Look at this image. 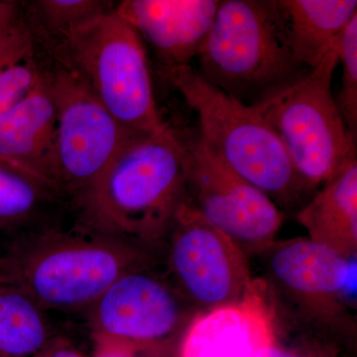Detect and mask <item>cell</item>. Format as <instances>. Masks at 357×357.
Instances as JSON below:
<instances>
[{
    "instance_id": "6da1fadb",
    "label": "cell",
    "mask_w": 357,
    "mask_h": 357,
    "mask_svg": "<svg viewBox=\"0 0 357 357\" xmlns=\"http://www.w3.org/2000/svg\"><path fill=\"white\" fill-rule=\"evenodd\" d=\"M188 178L187 146L170 126L134 133L77 204L79 218L161 255Z\"/></svg>"
},
{
    "instance_id": "7a4b0ae2",
    "label": "cell",
    "mask_w": 357,
    "mask_h": 357,
    "mask_svg": "<svg viewBox=\"0 0 357 357\" xmlns=\"http://www.w3.org/2000/svg\"><path fill=\"white\" fill-rule=\"evenodd\" d=\"M159 255L81 220L17 241L0 252V282L45 311L84 312L122 275L153 266Z\"/></svg>"
},
{
    "instance_id": "3957f363",
    "label": "cell",
    "mask_w": 357,
    "mask_h": 357,
    "mask_svg": "<svg viewBox=\"0 0 357 357\" xmlns=\"http://www.w3.org/2000/svg\"><path fill=\"white\" fill-rule=\"evenodd\" d=\"M163 73L198 115L199 137L225 165L266 194L280 210L309 201L312 190L296 172L280 138L255 105L208 83L192 66Z\"/></svg>"
},
{
    "instance_id": "277c9868",
    "label": "cell",
    "mask_w": 357,
    "mask_h": 357,
    "mask_svg": "<svg viewBox=\"0 0 357 357\" xmlns=\"http://www.w3.org/2000/svg\"><path fill=\"white\" fill-rule=\"evenodd\" d=\"M204 79L253 105L309 72L289 47L273 0H223L198 55Z\"/></svg>"
},
{
    "instance_id": "5b68a950",
    "label": "cell",
    "mask_w": 357,
    "mask_h": 357,
    "mask_svg": "<svg viewBox=\"0 0 357 357\" xmlns=\"http://www.w3.org/2000/svg\"><path fill=\"white\" fill-rule=\"evenodd\" d=\"M61 67L72 70L124 128L165 129L157 107L144 42L114 9L96 16L56 45Z\"/></svg>"
},
{
    "instance_id": "8992f818",
    "label": "cell",
    "mask_w": 357,
    "mask_h": 357,
    "mask_svg": "<svg viewBox=\"0 0 357 357\" xmlns=\"http://www.w3.org/2000/svg\"><path fill=\"white\" fill-rule=\"evenodd\" d=\"M337 65L332 49L305 76L255 105L312 192L356 157V138L345 126L333 95Z\"/></svg>"
},
{
    "instance_id": "52a82bcc",
    "label": "cell",
    "mask_w": 357,
    "mask_h": 357,
    "mask_svg": "<svg viewBox=\"0 0 357 357\" xmlns=\"http://www.w3.org/2000/svg\"><path fill=\"white\" fill-rule=\"evenodd\" d=\"M167 280L198 312L243 299L255 283L249 257L184 202L162 248Z\"/></svg>"
},
{
    "instance_id": "ba28073f",
    "label": "cell",
    "mask_w": 357,
    "mask_h": 357,
    "mask_svg": "<svg viewBox=\"0 0 357 357\" xmlns=\"http://www.w3.org/2000/svg\"><path fill=\"white\" fill-rule=\"evenodd\" d=\"M57 107L55 185L77 204L133 135L72 70L49 73Z\"/></svg>"
},
{
    "instance_id": "9c48e42d",
    "label": "cell",
    "mask_w": 357,
    "mask_h": 357,
    "mask_svg": "<svg viewBox=\"0 0 357 357\" xmlns=\"http://www.w3.org/2000/svg\"><path fill=\"white\" fill-rule=\"evenodd\" d=\"M153 266L122 275L84 311L91 337L157 354L182 337L197 311Z\"/></svg>"
},
{
    "instance_id": "30bf717a",
    "label": "cell",
    "mask_w": 357,
    "mask_h": 357,
    "mask_svg": "<svg viewBox=\"0 0 357 357\" xmlns=\"http://www.w3.org/2000/svg\"><path fill=\"white\" fill-rule=\"evenodd\" d=\"M258 255L271 295L285 299L303 321L326 328L349 325L347 306L356 289V258L307 237L275 241Z\"/></svg>"
},
{
    "instance_id": "8fae6325",
    "label": "cell",
    "mask_w": 357,
    "mask_h": 357,
    "mask_svg": "<svg viewBox=\"0 0 357 357\" xmlns=\"http://www.w3.org/2000/svg\"><path fill=\"white\" fill-rule=\"evenodd\" d=\"M189 155L185 202L237 244L248 257L274 243L283 211L196 137L185 141Z\"/></svg>"
},
{
    "instance_id": "7c38bea8",
    "label": "cell",
    "mask_w": 357,
    "mask_h": 357,
    "mask_svg": "<svg viewBox=\"0 0 357 357\" xmlns=\"http://www.w3.org/2000/svg\"><path fill=\"white\" fill-rule=\"evenodd\" d=\"M276 305L264 279L238 302L197 312L181 337L178 357H257L276 340Z\"/></svg>"
},
{
    "instance_id": "4fadbf2b",
    "label": "cell",
    "mask_w": 357,
    "mask_h": 357,
    "mask_svg": "<svg viewBox=\"0 0 357 357\" xmlns=\"http://www.w3.org/2000/svg\"><path fill=\"white\" fill-rule=\"evenodd\" d=\"M220 0H126L115 13L153 48L163 70L191 66L215 20Z\"/></svg>"
},
{
    "instance_id": "5bb4252c",
    "label": "cell",
    "mask_w": 357,
    "mask_h": 357,
    "mask_svg": "<svg viewBox=\"0 0 357 357\" xmlns=\"http://www.w3.org/2000/svg\"><path fill=\"white\" fill-rule=\"evenodd\" d=\"M56 133L57 107L49 73H43L34 89L0 117V160L57 190Z\"/></svg>"
},
{
    "instance_id": "9a60e30c",
    "label": "cell",
    "mask_w": 357,
    "mask_h": 357,
    "mask_svg": "<svg viewBox=\"0 0 357 357\" xmlns=\"http://www.w3.org/2000/svg\"><path fill=\"white\" fill-rule=\"evenodd\" d=\"M314 243L345 258L357 253V159L349 160L297 213Z\"/></svg>"
},
{
    "instance_id": "2e32d148",
    "label": "cell",
    "mask_w": 357,
    "mask_h": 357,
    "mask_svg": "<svg viewBox=\"0 0 357 357\" xmlns=\"http://www.w3.org/2000/svg\"><path fill=\"white\" fill-rule=\"evenodd\" d=\"M62 194L0 160V252L63 223L54 213Z\"/></svg>"
},
{
    "instance_id": "e0dca14e",
    "label": "cell",
    "mask_w": 357,
    "mask_h": 357,
    "mask_svg": "<svg viewBox=\"0 0 357 357\" xmlns=\"http://www.w3.org/2000/svg\"><path fill=\"white\" fill-rule=\"evenodd\" d=\"M284 30L294 57L312 70L357 16L356 0H278Z\"/></svg>"
},
{
    "instance_id": "ac0fdd59",
    "label": "cell",
    "mask_w": 357,
    "mask_h": 357,
    "mask_svg": "<svg viewBox=\"0 0 357 357\" xmlns=\"http://www.w3.org/2000/svg\"><path fill=\"white\" fill-rule=\"evenodd\" d=\"M55 335L45 310L21 289L0 282V357H34Z\"/></svg>"
},
{
    "instance_id": "d6986e66",
    "label": "cell",
    "mask_w": 357,
    "mask_h": 357,
    "mask_svg": "<svg viewBox=\"0 0 357 357\" xmlns=\"http://www.w3.org/2000/svg\"><path fill=\"white\" fill-rule=\"evenodd\" d=\"M42 75L31 30L21 20L0 40V117L34 89Z\"/></svg>"
},
{
    "instance_id": "ffe728a7",
    "label": "cell",
    "mask_w": 357,
    "mask_h": 357,
    "mask_svg": "<svg viewBox=\"0 0 357 357\" xmlns=\"http://www.w3.org/2000/svg\"><path fill=\"white\" fill-rule=\"evenodd\" d=\"M33 7L40 22L57 43L96 16L114 9L109 2L96 0H40Z\"/></svg>"
},
{
    "instance_id": "44dd1931",
    "label": "cell",
    "mask_w": 357,
    "mask_h": 357,
    "mask_svg": "<svg viewBox=\"0 0 357 357\" xmlns=\"http://www.w3.org/2000/svg\"><path fill=\"white\" fill-rule=\"evenodd\" d=\"M342 64V86L335 102L345 126L354 138L357 133V16L338 35L333 46Z\"/></svg>"
},
{
    "instance_id": "7402d4cb",
    "label": "cell",
    "mask_w": 357,
    "mask_h": 357,
    "mask_svg": "<svg viewBox=\"0 0 357 357\" xmlns=\"http://www.w3.org/2000/svg\"><path fill=\"white\" fill-rule=\"evenodd\" d=\"M93 351L91 357H155L156 354L136 345L110 338L93 337Z\"/></svg>"
},
{
    "instance_id": "603a6c76",
    "label": "cell",
    "mask_w": 357,
    "mask_h": 357,
    "mask_svg": "<svg viewBox=\"0 0 357 357\" xmlns=\"http://www.w3.org/2000/svg\"><path fill=\"white\" fill-rule=\"evenodd\" d=\"M34 357H86L65 337L56 335Z\"/></svg>"
},
{
    "instance_id": "cb8c5ba5",
    "label": "cell",
    "mask_w": 357,
    "mask_h": 357,
    "mask_svg": "<svg viewBox=\"0 0 357 357\" xmlns=\"http://www.w3.org/2000/svg\"><path fill=\"white\" fill-rule=\"evenodd\" d=\"M21 21L20 4L15 1H0V40L8 34Z\"/></svg>"
},
{
    "instance_id": "d4e9b609",
    "label": "cell",
    "mask_w": 357,
    "mask_h": 357,
    "mask_svg": "<svg viewBox=\"0 0 357 357\" xmlns=\"http://www.w3.org/2000/svg\"><path fill=\"white\" fill-rule=\"evenodd\" d=\"M278 333V332H277ZM257 357H309L302 351H296V349H290L288 347L278 344L276 340L273 344L265 349L264 351L260 352Z\"/></svg>"
}]
</instances>
